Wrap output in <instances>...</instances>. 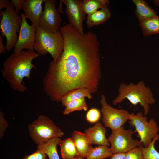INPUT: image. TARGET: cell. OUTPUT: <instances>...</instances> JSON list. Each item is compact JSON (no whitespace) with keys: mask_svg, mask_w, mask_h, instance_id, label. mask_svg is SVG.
Segmentation results:
<instances>
[{"mask_svg":"<svg viewBox=\"0 0 159 159\" xmlns=\"http://www.w3.org/2000/svg\"><path fill=\"white\" fill-rule=\"evenodd\" d=\"M72 159H84V158L80 155L76 156Z\"/></svg>","mask_w":159,"mask_h":159,"instance_id":"obj_36","label":"cell"},{"mask_svg":"<svg viewBox=\"0 0 159 159\" xmlns=\"http://www.w3.org/2000/svg\"><path fill=\"white\" fill-rule=\"evenodd\" d=\"M125 99L134 105L140 104L143 109L145 116L149 112L150 105L156 102L151 89L142 80L135 84L122 83L120 85L118 95L113 100L112 103L115 105Z\"/></svg>","mask_w":159,"mask_h":159,"instance_id":"obj_3","label":"cell"},{"mask_svg":"<svg viewBox=\"0 0 159 159\" xmlns=\"http://www.w3.org/2000/svg\"><path fill=\"white\" fill-rule=\"evenodd\" d=\"M20 15L22 18V22L18 39L14 48V52H19L24 49L34 50V46L37 27L28 23L24 13L22 12Z\"/></svg>","mask_w":159,"mask_h":159,"instance_id":"obj_11","label":"cell"},{"mask_svg":"<svg viewBox=\"0 0 159 159\" xmlns=\"http://www.w3.org/2000/svg\"><path fill=\"white\" fill-rule=\"evenodd\" d=\"M106 129L100 122L85 130V133L90 143L109 146L110 144L106 136Z\"/></svg>","mask_w":159,"mask_h":159,"instance_id":"obj_14","label":"cell"},{"mask_svg":"<svg viewBox=\"0 0 159 159\" xmlns=\"http://www.w3.org/2000/svg\"><path fill=\"white\" fill-rule=\"evenodd\" d=\"M93 93L89 89L85 88H80L71 91L64 95L61 102L63 106L65 107L71 101L82 98L87 97L90 99L92 98Z\"/></svg>","mask_w":159,"mask_h":159,"instance_id":"obj_19","label":"cell"},{"mask_svg":"<svg viewBox=\"0 0 159 159\" xmlns=\"http://www.w3.org/2000/svg\"><path fill=\"white\" fill-rule=\"evenodd\" d=\"M35 153V159H46L47 155L42 150L37 149Z\"/></svg>","mask_w":159,"mask_h":159,"instance_id":"obj_30","label":"cell"},{"mask_svg":"<svg viewBox=\"0 0 159 159\" xmlns=\"http://www.w3.org/2000/svg\"><path fill=\"white\" fill-rule=\"evenodd\" d=\"M159 140V135L154 138L147 147L142 145V149L144 159H159V152L155 147V142Z\"/></svg>","mask_w":159,"mask_h":159,"instance_id":"obj_25","label":"cell"},{"mask_svg":"<svg viewBox=\"0 0 159 159\" xmlns=\"http://www.w3.org/2000/svg\"><path fill=\"white\" fill-rule=\"evenodd\" d=\"M24 0H12L11 3L18 14H19L24 3Z\"/></svg>","mask_w":159,"mask_h":159,"instance_id":"obj_29","label":"cell"},{"mask_svg":"<svg viewBox=\"0 0 159 159\" xmlns=\"http://www.w3.org/2000/svg\"><path fill=\"white\" fill-rule=\"evenodd\" d=\"M22 159H35V152L30 155H26Z\"/></svg>","mask_w":159,"mask_h":159,"instance_id":"obj_34","label":"cell"},{"mask_svg":"<svg viewBox=\"0 0 159 159\" xmlns=\"http://www.w3.org/2000/svg\"><path fill=\"white\" fill-rule=\"evenodd\" d=\"M125 153H115L113 154L110 159H125Z\"/></svg>","mask_w":159,"mask_h":159,"instance_id":"obj_31","label":"cell"},{"mask_svg":"<svg viewBox=\"0 0 159 159\" xmlns=\"http://www.w3.org/2000/svg\"><path fill=\"white\" fill-rule=\"evenodd\" d=\"M136 6L135 14L139 22L149 19L155 16V11L150 7L143 0H133Z\"/></svg>","mask_w":159,"mask_h":159,"instance_id":"obj_17","label":"cell"},{"mask_svg":"<svg viewBox=\"0 0 159 159\" xmlns=\"http://www.w3.org/2000/svg\"><path fill=\"white\" fill-rule=\"evenodd\" d=\"M108 0H83V6L86 14L90 15L104 7L109 4Z\"/></svg>","mask_w":159,"mask_h":159,"instance_id":"obj_23","label":"cell"},{"mask_svg":"<svg viewBox=\"0 0 159 159\" xmlns=\"http://www.w3.org/2000/svg\"><path fill=\"white\" fill-rule=\"evenodd\" d=\"M61 139L60 137L53 138L47 142L37 145V149L43 151L49 159H60L57 150V146Z\"/></svg>","mask_w":159,"mask_h":159,"instance_id":"obj_20","label":"cell"},{"mask_svg":"<svg viewBox=\"0 0 159 159\" xmlns=\"http://www.w3.org/2000/svg\"><path fill=\"white\" fill-rule=\"evenodd\" d=\"M102 105L100 111L102 114V121L106 127L112 130L120 128L129 119L130 114L124 109H118L110 105L107 102L105 96H101L100 101Z\"/></svg>","mask_w":159,"mask_h":159,"instance_id":"obj_9","label":"cell"},{"mask_svg":"<svg viewBox=\"0 0 159 159\" xmlns=\"http://www.w3.org/2000/svg\"><path fill=\"white\" fill-rule=\"evenodd\" d=\"M65 107L63 114L67 115L76 111L83 110L86 111L88 109V105L85 98H82L71 101Z\"/></svg>","mask_w":159,"mask_h":159,"instance_id":"obj_24","label":"cell"},{"mask_svg":"<svg viewBox=\"0 0 159 159\" xmlns=\"http://www.w3.org/2000/svg\"><path fill=\"white\" fill-rule=\"evenodd\" d=\"M71 138L80 155L86 158L92 147L85 134L74 130Z\"/></svg>","mask_w":159,"mask_h":159,"instance_id":"obj_15","label":"cell"},{"mask_svg":"<svg viewBox=\"0 0 159 159\" xmlns=\"http://www.w3.org/2000/svg\"><path fill=\"white\" fill-rule=\"evenodd\" d=\"M35 51L23 50L12 54L3 64L2 76L11 88L20 92L27 89L23 80L30 79L31 71L36 69L32 61L39 56Z\"/></svg>","mask_w":159,"mask_h":159,"instance_id":"obj_2","label":"cell"},{"mask_svg":"<svg viewBox=\"0 0 159 159\" xmlns=\"http://www.w3.org/2000/svg\"><path fill=\"white\" fill-rule=\"evenodd\" d=\"M44 0H24L22 9L26 18L37 27L40 26V19Z\"/></svg>","mask_w":159,"mask_h":159,"instance_id":"obj_13","label":"cell"},{"mask_svg":"<svg viewBox=\"0 0 159 159\" xmlns=\"http://www.w3.org/2000/svg\"><path fill=\"white\" fill-rule=\"evenodd\" d=\"M153 2L155 5L159 6V0H154Z\"/></svg>","mask_w":159,"mask_h":159,"instance_id":"obj_35","label":"cell"},{"mask_svg":"<svg viewBox=\"0 0 159 159\" xmlns=\"http://www.w3.org/2000/svg\"><path fill=\"white\" fill-rule=\"evenodd\" d=\"M2 18L0 24L1 34L6 38L5 49L11 51L14 48L22 22V18L16 12L12 3L4 11L1 12Z\"/></svg>","mask_w":159,"mask_h":159,"instance_id":"obj_5","label":"cell"},{"mask_svg":"<svg viewBox=\"0 0 159 159\" xmlns=\"http://www.w3.org/2000/svg\"><path fill=\"white\" fill-rule=\"evenodd\" d=\"M139 24L145 36L159 34V16L157 15L139 22Z\"/></svg>","mask_w":159,"mask_h":159,"instance_id":"obj_21","label":"cell"},{"mask_svg":"<svg viewBox=\"0 0 159 159\" xmlns=\"http://www.w3.org/2000/svg\"><path fill=\"white\" fill-rule=\"evenodd\" d=\"M64 50L60 59L52 60L43 79L44 91L53 102H60L72 90L87 88L97 92L102 77L99 42L96 34H82L69 24L61 27Z\"/></svg>","mask_w":159,"mask_h":159,"instance_id":"obj_1","label":"cell"},{"mask_svg":"<svg viewBox=\"0 0 159 159\" xmlns=\"http://www.w3.org/2000/svg\"><path fill=\"white\" fill-rule=\"evenodd\" d=\"M44 11L40 19V26L46 31L56 33L60 31L62 18L60 13L56 8L55 0H44Z\"/></svg>","mask_w":159,"mask_h":159,"instance_id":"obj_10","label":"cell"},{"mask_svg":"<svg viewBox=\"0 0 159 159\" xmlns=\"http://www.w3.org/2000/svg\"><path fill=\"white\" fill-rule=\"evenodd\" d=\"M142 146L141 145L125 153V159H144Z\"/></svg>","mask_w":159,"mask_h":159,"instance_id":"obj_26","label":"cell"},{"mask_svg":"<svg viewBox=\"0 0 159 159\" xmlns=\"http://www.w3.org/2000/svg\"><path fill=\"white\" fill-rule=\"evenodd\" d=\"M64 46L63 35L59 31L56 33L48 32L41 26L37 27L34 51L39 55L49 53L53 60L56 61L60 58Z\"/></svg>","mask_w":159,"mask_h":159,"instance_id":"obj_4","label":"cell"},{"mask_svg":"<svg viewBox=\"0 0 159 159\" xmlns=\"http://www.w3.org/2000/svg\"><path fill=\"white\" fill-rule=\"evenodd\" d=\"M101 112L96 108H93L89 110L86 115V119L89 122L94 123L98 122L101 116Z\"/></svg>","mask_w":159,"mask_h":159,"instance_id":"obj_27","label":"cell"},{"mask_svg":"<svg viewBox=\"0 0 159 159\" xmlns=\"http://www.w3.org/2000/svg\"><path fill=\"white\" fill-rule=\"evenodd\" d=\"M11 4V1L8 0H0V9H1L4 8H6Z\"/></svg>","mask_w":159,"mask_h":159,"instance_id":"obj_32","label":"cell"},{"mask_svg":"<svg viewBox=\"0 0 159 159\" xmlns=\"http://www.w3.org/2000/svg\"><path fill=\"white\" fill-rule=\"evenodd\" d=\"M8 126V124L4 118L3 113L0 112V138L1 139L4 136V132Z\"/></svg>","mask_w":159,"mask_h":159,"instance_id":"obj_28","label":"cell"},{"mask_svg":"<svg viewBox=\"0 0 159 159\" xmlns=\"http://www.w3.org/2000/svg\"><path fill=\"white\" fill-rule=\"evenodd\" d=\"M135 132L131 129H125L123 126L112 130L108 139L112 153H125L142 145L140 140L132 138V135Z\"/></svg>","mask_w":159,"mask_h":159,"instance_id":"obj_8","label":"cell"},{"mask_svg":"<svg viewBox=\"0 0 159 159\" xmlns=\"http://www.w3.org/2000/svg\"><path fill=\"white\" fill-rule=\"evenodd\" d=\"M5 46L3 44L2 37L1 34H0V54L5 53L6 52Z\"/></svg>","mask_w":159,"mask_h":159,"instance_id":"obj_33","label":"cell"},{"mask_svg":"<svg viewBox=\"0 0 159 159\" xmlns=\"http://www.w3.org/2000/svg\"><path fill=\"white\" fill-rule=\"evenodd\" d=\"M66 6V12L69 24L82 34L84 32L83 23L86 13L81 0H61Z\"/></svg>","mask_w":159,"mask_h":159,"instance_id":"obj_12","label":"cell"},{"mask_svg":"<svg viewBox=\"0 0 159 159\" xmlns=\"http://www.w3.org/2000/svg\"><path fill=\"white\" fill-rule=\"evenodd\" d=\"M111 16V13L107 6L104 7L94 13L87 15L86 26L88 29L101 24L108 21Z\"/></svg>","mask_w":159,"mask_h":159,"instance_id":"obj_16","label":"cell"},{"mask_svg":"<svg viewBox=\"0 0 159 159\" xmlns=\"http://www.w3.org/2000/svg\"><path fill=\"white\" fill-rule=\"evenodd\" d=\"M59 145L63 159H72L80 155L71 138L61 140Z\"/></svg>","mask_w":159,"mask_h":159,"instance_id":"obj_18","label":"cell"},{"mask_svg":"<svg viewBox=\"0 0 159 159\" xmlns=\"http://www.w3.org/2000/svg\"><path fill=\"white\" fill-rule=\"evenodd\" d=\"M29 135L37 145L45 143L56 137H61L64 133L52 120L44 115H40L29 125Z\"/></svg>","mask_w":159,"mask_h":159,"instance_id":"obj_6","label":"cell"},{"mask_svg":"<svg viewBox=\"0 0 159 159\" xmlns=\"http://www.w3.org/2000/svg\"><path fill=\"white\" fill-rule=\"evenodd\" d=\"M113 154L110 148L106 145H99L92 147L86 159H105Z\"/></svg>","mask_w":159,"mask_h":159,"instance_id":"obj_22","label":"cell"},{"mask_svg":"<svg viewBox=\"0 0 159 159\" xmlns=\"http://www.w3.org/2000/svg\"><path fill=\"white\" fill-rule=\"evenodd\" d=\"M128 123L131 127H135L138 133L142 145L148 146L159 134V128L157 122L153 118L147 120L146 116L142 112L136 114H130Z\"/></svg>","mask_w":159,"mask_h":159,"instance_id":"obj_7","label":"cell"}]
</instances>
